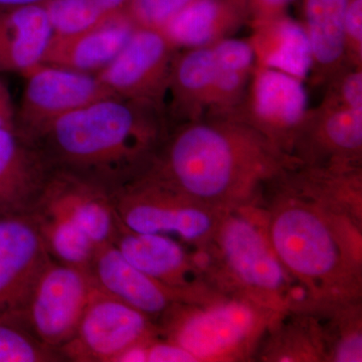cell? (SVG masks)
<instances>
[{
  "label": "cell",
  "instance_id": "35",
  "mask_svg": "<svg viewBox=\"0 0 362 362\" xmlns=\"http://www.w3.org/2000/svg\"><path fill=\"white\" fill-rule=\"evenodd\" d=\"M106 18L127 13L131 0H94Z\"/></svg>",
  "mask_w": 362,
  "mask_h": 362
},
{
  "label": "cell",
  "instance_id": "31",
  "mask_svg": "<svg viewBox=\"0 0 362 362\" xmlns=\"http://www.w3.org/2000/svg\"><path fill=\"white\" fill-rule=\"evenodd\" d=\"M343 35L347 65L362 66V0H347Z\"/></svg>",
  "mask_w": 362,
  "mask_h": 362
},
{
  "label": "cell",
  "instance_id": "3",
  "mask_svg": "<svg viewBox=\"0 0 362 362\" xmlns=\"http://www.w3.org/2000/svg\"><path fill=\"white\" fill-rule=\"evenodd\" d=\"M169 131L156 105L111 96L63 117L32 141L54 170L113 194L153 164Z\"/></svg>",
  "mask_w": 362,
  "mask_h": 362
},
{
  "label": "cell",
  "instance_id": "8",
  "mask_svg": "<svg viewBox=\"0 0 362 362\" xmlns=\"http://www.w3.org/2000/svg\"><path fill=\"white\" fill-rule=\"evenodd\" d=\"M157 335L148 317L94 286L75 334L59 352L65 361L116 362L126 350Z\"/></svg>",
  "mask_w": 362,
  "mask_h": 362
},
{
  "label": "cell",
  "instance_id": "24",
  "mask_svg": "<svg viewBox=\"0 0 362 362\" xmlns=\"http://www.w3.org/2000/svg\"><path fill=\"white\" fill-rule=\"evenodd\" d=\"M254 358L259 361H326L315 317L308 310L289 311L279 316L262 337Z\"/></svg>",
  "mask_w": 362,
  "mask_h": 362
},
{
  "label": "cell",
  "instance_id": "1",
  "mask_svg": "<svg viewBox=\"0 0 362 362\" xmlns=\"http://www.w3.org/2000/svg\"><path fill=\"white\" fill-rule=\"evenodd\" d=\"M296 163L251 126L206 117L169 131L151 168L195 201L230 211L261 201Z\"/></svg>",
  "mask_w": 362,
  "mask_h": 362
},
{
  "label": "cell",
  "instance_id": "33",
  "mask_svg": "<svg viewBox=\"0 0 362 362\" xmlns=\"http://www.w3.org/2000/svg\"><path fill=\"white\" fill-rule=\"evenodd\" d=\"M295 0H247L251 11V21L266 20L287 13L288 7Z\"/></svg>",
  "mask_w": 362,
  "mask_h": 362
},
{
  "label": "cell",
  "instance_id": "18",
  "mask_svg": "<svg viewBox=\"0 0 362 362\" xmlns=\"http://www.w3.org/2000/svg\"><path fill=\"white\" fill-rule=\"evenodd\" d=\"M216 73L213 45L176 52L163 105L170 130L206 117Z\"/></svg>",
  "mask_w": 362,
  "mask_h": 362
},
{
  "label": "cell",
  "instance_id": "23",
  "mask_svg": "<svg viewBox=\"0 0 362 362\" xmlns=\"http://www.w3.org/2000/svg\"><path fill=\"white\" fill-rule=\"evenodd\" d=\"M347 0H302L305 33L310 45L311 83L325 85L346 65L343 21Z\"/></svg>",
  "mask_w": 362,
  "mask_h": 362
},
{
  "label": "cell",
  "instance_id": "28",
  "mask_svg": "<svg viewBox=\"0 0 362 362\" xmlns=\"http://www.w3.org/2000/svg\"><path fill=\"white\" fill-rule=\"evenodd\" d=\"M54 35H70L95 28L106 18L94 0H47L44 4Z\"/></svg>",
  "mask_w": 362,
  "mask_h": 362
},
{
  "label": "cell",
  "instance_id": "14",
  "mask_svg": "<svg viewBox=\"0 0 362 362\" xmlns=\"http://www.w3.org/2000/svg\"><path fill=\"white\" fill-rule=\"evenodd\" d=\"M52 261L30 214L0 218V317L20 322L40 274Z\"/></svg>",
  "mask_w": 362,
  "mask_h": 362
},
{
  "label": "cell",
  "instance_id": "19",
  "mask_svg": "<svg viewBox=\"0 0 362 362\" xmlns=\"http://www.w3.org/2000/svg\"><path fill=\"white\" fill-rule=\"evenodd\" d=\"M135 28L128 14L124 13L85 32L54 35L42 63L97 75L116 58Z\"/></svg>",
  "mask_w": 362,
  "mask_h": 362
},
{
  "label": "cell",
  "instance_id": "16",
  "mask_svg": "<svg viewBox=\"0 0 362 362\" xmlns=\"http://www.w3.org/2000/svg\"><path fill=\"white\" fill-rule=\"evenodd\" d=\"M88 275L100 291L141 312L156 325L180 302L175 292L136 268L113 244L96 247Z\"/></svg>",
  "mask_w": 362,
  "mask_h": 362
},
{
  "label": "cell",
  "instance_id": "9",
  "mask_svg": "<svg viewBox=\"0 0 362 362\" xmlns=\"http://www.w3.org/2000/svg\"><path fill=\"white\" fill-rule=\"evenodd\" d=\"M309 109L304 81L256 65L242 103L228 118L251 126L276 148L291 157L293 145Z\"/></svg>",
  "mask_w": 362,
  "mask_h": 362
},
{
  "label": "cell",
  "instance_id": "36",
  "mask_svg": "<svg viewBox=\"0 0 362 362\" xmlns=\"http://www.w3.org/2000/svg\"><path fill=\"white\" fill-rule=\"evenodd\" d=\"M47 1V0H0V6L13 7L37 6V4H44Z\"/></svg>",
  "mask_w": 362,
  "mask_h": 362
},
{
  "label": "cell",
  "instance_id": "7",
  "mask_svg": "<svg viewBox=\"0 0 362 362\" xmlns=\"http://www.w3.org/2000/svg\"><path fill=\"white\" fill-rule=\"evenodd\" d=\"M25 78L16 129L33 140L52 123L99 100L117 96L93 74L40 63Z\"/></svg>",
  "mask_w": 362,
  "mask_h": 362
},
{
  "label": "cell",
  "instance_id": "10",
  "mask_svg": "<svg viewBox=\"0 0 362 362\" xmlns=\"http://www.w3.org/2000/svg\"><path fill=\"white\" fill-rule=\"evenodd\" d=\"M93 289L86 272L52 259L40 274L20 322L40 343L59 351L75 334Z\"/></svg>",
  "mask_w": 362,
  "mask_h": 362
},
{
  "label": "cell",
  "instance_id": "34",
  "mask_svg": "<svg viewBox=\"0 0 362 362\" xmlns=\"http://www.w3.org/2000/svg\"><path fill=\"white\" fill-rule=\"evenodd\" d=\"M16 108L8 88L0 78V128L16 129Z\"/></svg>",
  "mask_w": 362,
  "mask_h": 362
},
{
  "label": "cell",
  "instance_id": "11",
  "mask_svg": "<svg viewBox=\"0 0 362 362\" xmlns=\"http://www.w3.org/2000/svg\"><path fill=\"white\" fill-rule=\"evenodd\" d=\"M113 245L136 268L175 292L182 303H204L221 296L209 285L194 247L165 235L132 232L122 225Z\"/></svg>",
  "mask_w": 362,
  "mask_h": 362
},
{
  "label": "cell",
  "instance_id": "29",
  "mask_svg": "<svg viewBox=\"0 0 362 362\" xmlns=\"http://www.w3.org/2000/svg\"><path fill=\"white\" fill-rule=\"evenodd\" d=\"M194 0H131L127 14L136 26L162 30Z\"/></svg>",
  "mask_w": 362,
  "mask_h": 362
},
{
  "label": "cell",
  "instance_id": "32",
  "mask_svg": "<svg viewBox=\"0 0 362 362\" xmlns=\"http://www.w3.org/2000/svg\"><path fill=\"white\" fill-rule=\"evenodd\" d=\"M147 362H197L187 350L168 339L152 338L146 346Z\"/></svg>",
  "mask_w": 362,
  "mask_h": 362
},
{
  "label": "cell",
  "instance_id": "26",
  "mask_svg": "<svg viewBox=\"0 0 362 362\" xmlns=\"http://www.w3.org/2000/svg\"><path fill=\"white\" fill-rule=\"evenodd\" d=\"M327 362L362 361L361 301L313 305Z\"/></svg>",
  "mask_w": 362,
  "mask_h": 362
},
{
  "label": "cell",
  "instance_id": "27",
  "mask_svg": "<svg viewBox=\"0 0 362 362\" xmlns=\"http://www.w3.org/2000/svg\"><path fill=\"white\" fill-rule=\"evenodd\" d=\"M65 361L57 350L40 343L25 326L0 317V362Z\"/></svg>",
  "mask_w": 362,
  "mask_h": 362
},
{
  "label": "cell",
  "instance_id": "25",
  "mask_svg": "<svg viewBox=\"0 0 362 362\" xmlns=\"http://www.w3.org/2000/svg\"><path fill=\"white\" fill-rule=\"evenodd\" d=\"M213 47L216 73L204 118L230 117L246 95L256 66V54L249 39L228 37Z\"/></svg>",
  "mask_w": 362,
  "mask_h": 362
},
{
  "label": "cell",
  "instance_id": "12",
  "mask_svg": "<svg viewBox=\"0 0 362 362\" xmlns=\"http://www.w3.org/2000/svg\"><path fill=\"white\" fill-rule=\"evenodd\" d=\"M177 52L161 30L136 26L116 58L97 76L117 96L156 105L163 110Z\"/></svg>",
  "mask_w": 362,
  "mask_h": 362
},
{
  "label": "cell",
  "instance_id": "2",
  "mask_svg": "<svg viewBox=\"0 0 362 362\" xmlns=\"http://www.w3.org/2000/svg\"><path fill=\"white\" fill-rule=\"evenodd\" d=\"M280 176L258 204L281 263L312 305L361 301V221L295 192Z\"/></svg>",
  "mask_w": 362,
  "mask_h": 362
},
{
  "label": "cell",
  "instance_id": "15",
  "mask_svg": "<svg viewBox=\"0 0 362 362\" xmlns=\"http://www.w3.org/2000/svg\"><path fill=\"white\" fill-rule=\"evenodd\" d=\"M291 158L311 168H361L362 110L322 100L309 109Z\"/></svg>",
  "mask_w": 362,
  "mask_h": 362
},
{
  "label": "cell",
  "instance_id": "6",
  "mask_svg": "<svg viewBox=\"0 0 362 362\" xmlns=\"http://www.w3.org/2000/svg\"><path fill=\"white\" fill-rule=\"evenodd\" d=\"M112 201L127 230L165 235L194 249L211 242L228 211L195 201L151 166L114 192Z\"/></svg>",
  "mask_w": 362,
  "mask_h": 362
},
{
  "label": "cell",
  "instance_id": "17",
  "mask_svg": "<svg viewBox=\"0 0 362 362\" xmlns=\"http://www.w3.org/2000/svg\"><path fill=\"white\" fill-rule=\"evenodd\" d=\"M52 171L35 142L0 128V218L32 214Z\"/></svg>",
  "mask_w": 362,
  "mask_h": 362
},
{
  "label": "cell",
  "instance_id": "5",
  "mask_svg": "<svg viewBox=\"0 0 362 362\" xmlns=\"http://www.w3.org/2000/svg\"><path fill=\"white\" fill-rule=\"evenodd\" d=\"M282 314L235 296L178 302L156 324L158 337L180 345L197 362L247 361Z\"/></svg>",
  "mask_w": 362,
  "mask_h": 362
},
{
  "label": "cell",
  "instance_id": "4",
  "mask_svg": "<svg viewBox=\"0 0 362 362\" xmlns=\"http://www.w3.org/2000/svg\"><path fill=\"white\" fill-rule=\"evenodd\" d=\"M204 269L209 284L221 295L244 298L280 314L312 305L274 251L259 204L223 214L204 249Z\"/></svg>",
  "mask_w": 362,
  "mask_h": 362
},
{
  "label": "cell",
  "instance_id": "22",
  "mask_svg": "<svg viewBox=\"0 0 362 362\" xmlns=\"http://www.w3.org/2000/svg\"><path fill=\"white\" fill-rule=\"evenodd\" d=\"M250 42L256 65L282 71L305 81L311 71L308 37L301 23L287 13L266 20L252 21Z\"/></svg>",
  "mask_w": 362,
  "mask_h": 362
},
{
  "label": "cell",
  "instance_id": "13",
  "mask_svg": "<svg viewBox=\"0 0 362 362\" xmlns=\"http://www.w3.org/2000/svg\"><path fill=\"white\" fill-rule=\"evenodd\" d=\"M30 216L37 221H59L75 226L97 247L113 244L121 225L112 194L59 170L52 171Z\"/></svg>",
  "mask_w": 362,
  "mask_h": 362
},
{
  "label": "cell",
  "instance_id": "30",
  "mask_svg": "<svg viewBox=\"0 0 362 362\" xmlns=\"http://www.w3.org/2000/svg\"><path fill=\"white\" fill-rule=\"evenodd\" d=\"M325 85L323 101L362 110V66L346 64Z\"/></svg>",
  "mask_w": 362,
  "mask_h": 362
},
{
  "label": "cell",
  "instance_id": "20",
  "mask_svg": "<svg viewBox=\"0 0 362 362\" xmlns=\"http://www.w3.org/2000/svg\"><path fill=\"white\" fill-rule=\"evenodd\" d=\"M251 18L247 0H194L161 30L180 51L235 37Z\"/></svg>",
  "mask_w": 362,
  "mask_h": 362
},
{
  "label": "cell",
  "instance_id": "21",
  "mask_svg": "<svg viewBox=\"0 0 362 362\" xmlns=\"http://www.w3.org/2000/svg\"><path fill=\"white\" fill-rule=\"evenodd\" d=\"M52 37L44 4L0 6V73L23 75L42 63Z\"/></svg>",
  "mask_w": 362,
  "mask_h": 362
}]
</instances>
